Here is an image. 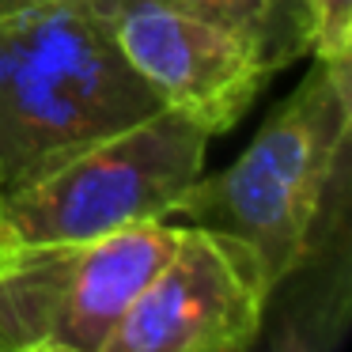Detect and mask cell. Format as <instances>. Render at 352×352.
<instances>
[{
    "mask_svg": "<svg viewBox=\"0 0 352 352\" xmlns=\"http://www.w3.org/2000/svg\"><path fill=\"white\" fill-rule=\"evenodd\" d=\"M160 107L95 0H0V193Z\"/></svg>",
    "mask_w": 352,
    "mask_h": 352,
    "instance_id": "obj_1",
    "label": "cell"
},
{
    "mask_svg": "<svg viewBox=\"0 0 352 352\" xmlns=\"http://www.w3.org/2000/svg\"><path fill=\"white\" fill-rule=\"evenodd\" d=\"M175 239L178 223L155 220L91 243L19 246L0 261V352H99Z\"/></svg>",
    "mask_w": 352,
    "mask_h": 352,
    "instance_id": "obj_4",
    "label": "cell"
},
{
    "mask_svg": "<svg viewBox=\"0 0 352 352\" xmlns=\"http://www.w3.org/2000/svg\"><path fill=\"white\" fill-rule=\"evenodd\" d=\"M273 299L235 239L178 223V239L118 314L99 352H250Z\"/></svg>",
    "mask_w": 352,
    "mask_h": 352,
    "instance_id": "obj_5",
    "label": "cell"
},
{
    "mask_svg": "<svg viewBox=\"0 0 352 352\" xmlns=\"http://www.w3.org/2000/svg\"><path fill=\"white\" fill-rule=\"evenodd\" d=\"M307 54L322 65H352V0H303Z\"/></svg>",
    "mask_w": 352,
    "mask_h": 352,
    "instance_id": "obj_9",
    "label": "cell"
},
{
    "mask_svg": "<svg viewBox=\"0 0 352 352\" xmlns=\"http://www.w3.org/2000/svg\"><path fill=\"white\" fill-rule=\"evenodd\" d=\"M16 250H19L16 235H12V228L4 223V216H0V261L8 258V254H16Z\"/></svg>",
    "mask_w": 352,
    "mask_h": 352,
    "instance_id": "obj_10",
    "label": "cell"
},
{
    "mask_svg": "<svg viewBox=\"0 0 352 352\" xmlns=\"http://www.w3.org/2000/svg\"><path fill=\"white\" fill-rule=\"evenodd\" d=\"M114 4H122V0H95L99 12L114 8ZM160 4H175V8L197 12L205 19L231 27L258 50L273 76L288 69L292 61L307 57L303 0H160Z\"/></svg>",
    "mask_w": 352,
    "mask_h": 352,
    "instance_id": "obj_8",
    "label": "cell"
},
{
    "mask_svg": "<svg viewBox=\"0 0 352 352\" xmlns=\"http://www.w3.org/2000/svg\"><path fill=\"white\" fill-rule=\"evenodd\" d=\"M296 280L273 352H333L349 326V175L333 186L307 258L288 276Z\"/></svg>",
    "mask_w": 352,
    "mask_h": 352,
    "instance_id": "obj_7",
    "label": "cell"
},
{
    "mask_svg": "<svg viewBox=\"0 0 352 352\" xmlns=\"http://www.w3.org/2000/svg\"><path fill=\"white\" fill-rule=\"evenodd\" d=\"M208 133L160 107L140 122L65 152L19 190L0 193V216L19 246L91 243L170 220L205 170Z\"/></svg>",
    "mask_w": 352,
    "mask_h": 352,
    "instance_id": "obj_3",
    "label": "cell"
},
{
    "mask_svg": "<svg viewBox=\"0 0 352 352\" xmlns=\"http://www.w3.org/2000/svg\"><path fill=\"white\" fill-rule=\"evenodd\" d=\"M349 140L352 65L314 61L250 148L231 167L201 175L170 216L246 246L276 292L307 258L329 193L349 175Z\"/></svg>",
    "mask_w": 352,
    "mask_h": 352,
    "instance_id": "obj_2",
    "label": "cell"
},
{
    "mask_svg": "<svg viewBox=\"0 0 352 352\" xmlns=\"http://www.w3.org/2000/svg\"><path fill=\"white\" fill-rule=\"evenodd\" d=\"M102 16L129 69L163 107L193 118L208 137L243 122L273 72L231 27L160 0H122Z\"/></svg>",
    "mask_w": 352,
    "mask_h": 352,
    "instance_id": "obj_6",
    "label": "cell"
}]
</instances>
